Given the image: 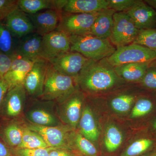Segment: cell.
<instances>
[{"instance_id": "9", "label": "cell", "mask_w": 156, "mask_h": 156, "mask_svg": "<svg viewBox=\"0 0 156 156\" xmlns=\"http://www.w3.org/2000/svg\"><path fill=\"white\" fill-rule=\"evenodd\" d=\"M89 60L78 52L70 51L48 62L58 72L77 79Z\"/></svg>"}, {"instance_id": "16", "label": "cell", "mask_w": 156, "mask_h": 156, "mask_svg": "<svg viewBox=\"0 0 156 156\" xmlns=\"http://www.w3.org/2000/svg\"><path fill=\"white\" fill-rule=\"evenodd\" d=\"M84 99V93L79 89L63 102L65 107L62 116L72 128H75L79 124Z\"/></svg>"}, {"instance_id": "1", "label": "cell", "mask_w": 156, "mask_h": 156, "mask_svg": "<svg viewBox=\"0 0 156 156\" xmlns=\"http://www.w3.org/2000/svg\"><path fill=\"white\" fill-rule=\"evenodd\" d=\"M79 89L89 94H103L116 90L126 84L117 74L107 58L99 61L89 59L77 79Z\"/></svg>"}, {"instance_id": "24", "label": "cell", "mask_w": 156, "mask_h": 156, "mask_svg": "<svg viewBox=\"0 0 156 156\" xmlns=\"http://www.w3.org/2000/svg\"><path fill=\"white\" fill-rule=\"evenodd\" d=\"M18 41L13 37L3 20H0V51L10 56H16Z\"/></svg>"}, {"instance_id": "37", "label": "cell", "mask_w": 156, "mask_h": 156, "mask_svg": "<svg viewBox=\"0 0 156 156\" xmlns=\"http://www.w3.org/2000/svg\"><path fill=\"white\" fill-rule=\"evenodd\" d=\"M49 156H78L70 150L53 149L50 151Z\"/></svg>"}, {"instance_id": "39", "label": "cell", "mask_w": 156, "mask_h": 156, "mask_svg": "<svg viewBox=\"0 0 156 156\" xmlns=\"http://www.w3.org/2000/svg\"><path fill=\"white\" fill-rule=\"evenodd\" d=\"M68 0H53V9L61 13Z\"/></svg>"}, {"instance_id": "26", "label": "cell", "mask_w": 156, "mask_h": 156, "mask_svg": "<svg viewBox=\"0 0 156 156\" xmlns=\"http://www.w3.org/2000/svg\"><path fill=\"white\" fill-rule=\"evenodd\" d=\"M27 118L32 124L39 126H58V122L56 117L50 112L43 109L31 111L27 114Z\"/></svg>"}, {"instance_id": "36", "label": "cell", "mask_w": 156, "mask_h": 156, "mask_svg": "<svg viewBox=\"0 0 156 156\" xmlns=\"http://www.w3.org/2000/svg\"><path fill=\"white\" fill-rule=\"evenodd\" d=\"M14 56H9L0 51V78L1 79H3L9 71Z\"/></svg>"}, {"instance_id": "17", "label": "cell", "mask_w": 156, "mask_h": 156, "mask_svg": "<svg viewBox=\"0 0 156 156\" xmlns=\"http://www.w3.org/2000/svg\"><path fill=\"white\" fill-rule=\"evenodd\" d=\"M26 95L24 86L16 87L9 90L2 105L5 114L9 117H15L20 115Z\"/></svg>"}, {"instance_id": "18", "label": "cell", "mask_w": 156, "mask_h": 156, "mask_svg": "<svg viewBox=\"0 0 156 156\" xmlns=\"http://www.w3.org/2000/svg\"><path fill=\"white\" fill-rule=\"evenodd\" d=\"M107 9L108 0H68L62 12L72 14H91Z\"/></svg>"}, {"instance_id": "12", "label": "cell", "mask_w": 156, "mask_h": 156, "mask_svg": "<svg viewBox=\"0 0 156 156\" xmlns=\"http://www.w3.org/2000/svg\"><path fill=\"white\" fill-rule=\"evenodd\" d=\"M139 30L156 28V11L143 1L126 12Z\"/></svg>"}, {"instance_id": "27", "label": "cell", "mask_w": 156, "mask_h": 156, "mask_svg": "<svg viewBox=\"0 0 156 156\" xmlns=\"http://www.w3.org/2000/svg\"><path fill=\"white\" fill-rule=\"evenodd\" d=\"M23 128L16 123H11L5 128L3 138L9 147L17 148L19 146L22 141Z\"/></svg>"}, {"instance_id": "32", "label": "cell", "mask_w": 156, "mask_h": 156, "mask_svg": "<svg viewBox=\"0 0 156 156\" xmlns=\"http://www.w3.org/2000/svg\"><path fill=\"white\" fill-rule=\"evenodd\" d=\"M133 43L156 51V28L139 30Z\"/></svg>"}, {"instance_id": "15", "label": "cell", "mask_w": 156, "mask_h": 156, "mask_svg": "<svg viewBox=\"0 0 156 156\" xmlns=\"http://www.w3.org/2000/svg\"><path fill=\"white\" fill-rule=\"evenodd\" d=\"M42 37L36 33L19 39L16 48V56L37 62L44 60L41 58Z\"/></svg>"}, {"instance_id": "43", "label": "cell", "mask_w": 156, "mask_h": 156, "mask_svg": "<svg viewBox=\"0 0 156 156\" xmlns=\"http://www.w3.org/2000/svg\"><path fill=\"white\" fill-rule=\"evenodd\" d=\"M142 156H156V147L152 150Z\"/></svg>"}, {"instance_id": "4", "label": "cell", "mask_w": 156, "mask_h": 156, "mask_svg": "<svg viewBox=\"0 0 156 156\" xmlns=\"http://www.w3.org/2000/svg\"><path fill=\"white\" fill-rule=\"evenodd\" d=\"M107 59L114 67L126 63L151 62L156 59V51L132 43L117 48Z\"/></svg>"}, {"instance_id": "5", "label": "cell", "mask_w": 156, "mask_h": 156, "mask_svg": "<svg viewBox=\"0 0 156 156\" xmlns=\"http://www.w3.org/2000/svg\"><path fill=\"white\" fill-rule=\"evenodd\" d=\"M110 41L117 48L134 43L139 30L126 12H115Z\"/></svg>"}, {"instance_id": "40", "label": "cell", "mask_w": 156, "mask_h": 156, "mask_svg": "<svg viewBox=\"0 0 156 156\" xmlns=\"http://www.w3.org/2000/svg\"><path fill=\"white\" fill-rule=\"evenodd\" d=\"M11 148L0 141V156H12Z\"/></svg>"}, {"instance_id": "7", "label": "cell", "mask_w": 156, "mask_h": 156, "mask_svg": "<svg viewBox=\"0 0 156 156\" xmlns=\"http://www.w3.org/2000/svg\"><path fill=\"white\" fill-rule=\"evenodd\" d=\"M26 128L37 132L43 137L49 147L72 150V135L68 129L62 126H44L29 124Z\"/></svg>"}, {"instance_id": "23", "label": "cell", "mask_w": 156, "mask_h": 156, "mask_svg": "<svg viewBox=\"0 0 156 156\" xmlns=\"http://www.w3.org/2000/svg\"><path fill=\"white\" fill-rule=\"evenodd\" d=\"M156 147V140L150 136L136 140L121 154V156H142Z\"/></svg>"}, {"instance_id": "30", "label": "cell", "mask_w": 156, "mask_h": 156, "mask_svg": "<svg viewBox=\"0 0 156 156\" xmlns=\"http://www.w3.org/2000/svg\"><path fill=\"white\" fill-rule=\"evenodd\" d=\"M123 141V135L119 128L113 125H109L107 128L105 134V145L109 152L117 150Z\"/></svg>"}, {"instance_id": "21", "label": "cell", "mask_w": 156, "mask_h": 156, "mask_svg": "<svg viewBox=\"0 0 156 156\" xmlns=\"http://www.w3.org/2000/svg\"><path fill=\"white\" fill-rule=\"evenodd\" d=\"M79 123L81 134L90 141H97L99 130L92 111L88 107H86L82 111Z\"/></svg>"}, {"instance_id": "11", "label": "cell", "mask_w": 156, "mask_h": 156, "mask_svg": "<svg viewBox=\"0 0 156 156\" xmlns=\"http://www.w3.org/2000/svg\"><path fill=\"white\" fill-rule=\"evenodd\" d=\"M4 23L15 38L21 39L35 33L34 26L28 15L18 8L8 16Z\"/></svg>"}, {"instance_id": "20", "label": "cell", "mask_w": 156, "mask_h": 156, "mask_svg": "<svg viewBox=\"0 0 156 156\" xmlns=\"http://www.w3.org/2000/svg\"><path fill=\"white\" fill-rule=\"evenodd\" d=\"M115 12L114 10L110 9L99 11L89 34L100 38H109L112 29L113 16Z\"/></svg>"}, {"instance_id": "29", "label": "cell", "mask_w": 156, "mask_h": 156, "mask_svg": "<svg viewBox=\"0 0 156 156\" xmlns=\"http://www.w3.org/2000/svg\"><path fill=\"white\" fill-rule=\"evenodd\" d=\"M48 147H49L40 134L26 127L23 128L22 141L17 148L38 149Z\"/></svg>"}, {"instance_id": "31", "label": "cell", "mask_w": 156, "mask_h": 156, "mask_svg": "<svg viewBox=\"0 0 156 156\" xmlns=\"http://www.w3.org/2000/svg\"><path fill=\"white\" fill-rule=\"evenodd\" d=\"M139 84L144 91L156 94V59L150 62L145 76Z\"/></svg>"}, {"instance_id": "44", "label": "cell", "mask_w": 156, "mask_h": 156, "mask_svg": "<svg viewBox=\"0 0 156 156\" xmlns=\"http://www.w3.org/2000/svg\"></svg>"}, {"instance_id": "19", "label": "cell", "mask_w": 156, "mask_h": 156, "mask_svg": "<svg viewBox=\"0 0 156 156\" xmlns=\"http://www.w3.org/2000/svg\"><path fill=\"white\" fill-rule=\"evenodd\" d=\"M150 62L126 63L115 66L114 69L118 76L126 83L139 84L145 76Z\"/></svg>"}, {"instance_id": "42", "label": "cell", "mask_w": 156, "mask_h": 156, "mask_svg": "<svg viewBox=\"0 0 156 156\" xmlns=\"http://www.w3.org/2000/svg\"><path fill=\"white\" fill-rule=\"evenodd\" d=\"M144 2L156 11V0H145Z\"/></svg>"}, {"instance_id": "33", "label": "cell", "mask_w": 156, "mask_h": 156, "mask_svg": "<svg viewBox=\"0 0 156 156\" xmlns=\"http://www.w3.org/2000/svg\"><path fill=\"white\" fill-rule=\"evenodd\" d=\"M53 149L55 148L52 147L38 149L11 148V153L13 156H49L50 151Z\"/></svg>"}, {"instance_id": "34", "label": "cell", "mask_w": 156, "mask_h": 156, "mask_svg": "<svg viewBox=\"0 0 156 156\" xmlns=\"http://www.w3.org/2000/svg\"><path fill=\"white\" fill-rule=\"evenodd\" d=\"M140 0H108V9L116 12H126L132 9Z\"/></svg>"}, {"instance_id": "25", "label": "cell", "mask_w": 156, "mask_h": 156, "mask_svg": "<svg viewBox=\"0 0 156 156\" xmlns=\"http://www.w3.org/2000/svg\"><path fill=\"white\" fill-rule=\"evenodd\" d=\"M72 139L73 142H71V147L73 144L78 151L79 156H98V150L96 146L80 133H76L73 137L72 135Z\"/></svg>"}, {"instance_id": "6", "label": "cell", "mask_w": 156, "mask_h": 156, "mask_svg": "<svg viewBox=\"0 0 156 156\" xmlns=\"http://www.w3.org/2000/svg\"><path fill=\"white\" fill-rule=\"evenodd\" d=\"M99 12L91 14H72L62 12L56 30L70 35L89 34Z\"/></svg>"}, {"instance_id": "14", "label": "cell", "mask_w": 156, "mask_h": 156, "mask_svg": "<svg viewBox=\"0 0 156 156\" xmlns=\"http://www.w3.org/2000/svg\"><path fill=\"white\" fill-rule=\"evenodd\" d=\"M61 13L50 9L36 14H27L34 26L35 33L43 37L56 30Z\"/></svg>"}, {"instance_id": "22", "label": "cell", "mask_w": 156, "mask_h": 156, "mask_svg": "<svg viewBox=\"0 0 156 156\" xmlns=\"http://www.w3.org/2000/svg\"><path fill=\"white\" fill-rule=\"evenodd\" d=\"M137 96L132 90H124L113 95L111 99L112 108L120 113H125L131 108V105L135 102Z\"/></svg>"}, {"instance_id": "8", "label": "cell", "mask_w": 156, "mask_h": 156, "mask_svg": "<svg viewBox=\"0 0 156 156\" xmlns=\"http://www.w3.org/2000/svg\"><path fill=\"white\" fill-rule=\"evenodd\" d=\"M70 51V41L68 35L55 30L42 37L41 56L49 61L59 55Z\"/></svg>"}, {"instance_id": "38", "label": "cell", "mask_w": 156, "mask_h": 156, "mask_svg": "<svg viewBox=\"0 0 156 156\" xmlns=\"http://www.w3.org/2000/svg\"><path fill=\"white\" fill-rule=\"evenodd\" d=\"M9 90V86L4 79L0 78V108L2 107Z\"/></svg>"}, {"instance_id": "2", "label": "cell", "mask_w": 156, "mask_h": 156, "mask_svg": "<svg viewBox=\"0 0 156 156\" xmlns=\"http://www.w3.org/2000/svg\"><path fill=\"white\" fill-rule=\"evenodd\" d=\"M78 89L76 79L58 72L48 62L41 96L43 99L63 103Z\"/></svg>"}, {"instance_id": "41", "label": "cell", "mask_w": 156, "mask_h": 156, "mask_svg": "<svg viewBox=\"0 0 156 156\" xmlns=\"http://www.w3.org/2000/svg\"><path fill=\"white\" fill-rule=\"evenodd\" d=\"M151 131L154 136V139L156 140V116L154 119H152L151 121L150 122V125L149 126Z\"/></svg>"}, {"instance_id": "35", "label": "cell", "mask_w": 156, "mask_h": 156, "mask_svg": "<svg viewBox=\"0 0 156 156\" xmlns=\"http://www.w3.org/2000/svg\"><path fill=\"white\" fill-rule=\"evenodd\" d=\"M18 8V0H0V20L5 19Z\"/></svg>"}, {"instance_id": "10", "label": "cell", "mask_w": 156, "mask_h": 156, "mask_svg": "<svg viewBox=\"0 0 156 156\" xmlns=\"http://www.w3.org/2000/svg\"><path fill=\"white\" fill-rule=\"evenodd\" d=\"M48 61L42 60L34 63L24 82L27 93L33 97H41L47 73Z\"/></svg>"}, {"instance_id": "3", "label": "cell", "mask_w": 156, "mask_h": 156, "mask_svg": "<svg viewBox=\"0 0 156 156\" xmlns=\"http://www.w3.org/2000/svg\"><path fill=\"white\" fill-rule=\"evenodd\" d=\"M69 37L70 51L78 52L93 61L108 58L116 50L109 38H100L90 34Z\"/></svg>"}, {"instance_id": "28", "label": "cell", "mask_w": 156, "mask_h": 156, "mask_svg": "<svg viewBox=\"0 0 156 156\" xmlns=\"http://www.w3.org/2000/svg\"><path fill=\"white\" fill-rule=\"evenodd\" d=\"M18 6L26 14H35L42 10L53 9V0H18Z\"/></svg>"}, {"instance_id": "13", "label": "cell", "mask_w": 156, "mask_h": 156, "mask_svg": "<svg viewBox=\"0 0 156 156\" xmlns=\"http://www.w3.org/2000/svg\"><path fill=\"white\" fill-rule=\"evenodd\" d=\"M35 62L17 56H14L10 69L3 78L9 86V90L23 86L26 78Z\"/></svg>"}]
</instances>
